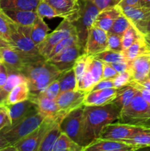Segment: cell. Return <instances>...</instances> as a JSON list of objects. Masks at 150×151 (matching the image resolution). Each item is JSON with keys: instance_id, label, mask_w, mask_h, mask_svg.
Segmentation results:
<instances>
[{"instance_id": "obj_13", "label": "cell", "mask_w": 150, "mask_h": 151, "mask_svg": "<svg viewBox=\"0 0 150 151\" xmlns=\"http://www.w3.org/2000/svg\"><path fill=\"white\" fill-rule=\"evenodd\" d=\"M86 94L81 90L63 91L59 94L55 101L60 112L66 115L71 111L83 106V100Z\"/></svg>"}, {"instance_id": "obj_34", "label": "cell", "mask_w": 150, "mask_h": 151, "mask_svg": "<svg viewBox=\"0 0 150 151\" xmlns=\"http://www.w3.org/2000/svg\"><path fill=\"white\" fill-rule=\"evenodd\" d=\"M94 58L107 63H113L126 60L122 52H116L108 50H106L101 52L95 55H94Z\"/></svg>"}, {"instance_id": "obj_38", "label": "cell", "mask_w": 150, "mask_h": 151, "mask_svg": "<svg viewBox=\"0 0 150 151\" xmlns=\"http://www.w3.org/2000/svg\"><path fill=\"white\" fill-rule=\"evenodd\" d=\"M132 23L123 14V13L116 19L113 23V26L110 28L109 32L117 34V35L122 36L125 31L131 26Z\"/></svg>"}, {"instance_id": "obj_22", "label": "cell", "mask_w": 150, "mask_h": 151, "mask_svg": "<svg viewBox=\"0 0 150 151\" xmlns=\"http://www.w3.org/2000/svg\"><path fill=\"white\" fill-rule=\"evenodd\" d=\"M122 13L121 7L119 5L107 7L99 12L95 19L94 25L103 30L108 32L113 26L116 19Z\"/></svg>"}, {"instance_id": "obj_27", "label": "cell", "mask_w": 150, "mask_h": 151, "mask_svg": "<svg viewBox=\"0 0 150 151\" xmlns=\"http://www.w3.org/2000/svg\"><path fill=\"white\" fill-rule=\"evenodd\" d=\"M29 88L27 82L22 83L13 88L7 95L6 105H12L24 100H28L29 96Z\"/></svg>"}, {"instance_id": "obj_24", "label": "cell", "mask_w": 150, "mask_h": 151, "mask_svg": "<svg viewBox=\"0 0 150 151\" xmlns=\"http://www.w3.org/2000/svg\"><path fill=\"white\" fill-rule=\"evenodd\" d=\"M138 92V90L131 85H126L119 88L115 98L112 100L113 103L119 110L121 111L126 108L132 101L134 96Z\"/></svg>"}, {"instance_id": "obj_18", "label": "cell", "mask_w": 150, "mask_h": 151, "mask_svg": "<svg viewBox=\"0 0 150 151\" xmlns=\"http://www.w3.org/2000/svg\"><path fill=\"white\" fill-rule=\"evenodd\" d=\"M135 147L121 141L99 138L94 140L83 151H134Z\"/></svg>"}, {"instance_id": "obj_55", "label": "cell", "mask_w": 150, "mask_h": 151, "mask_svg": "<svg viewBox=\"0 0 150 151\" xmlns=\"http://www.w3.org/2000/svg\"><path fill=\"white\" fill-rule=\"evenodd\" d=\"M135 82H136V81H135ZM136 83H138L139 85H141V86L144 87V88H146V89H147L148 91H150V81L148 79V78L144 81H141V82H136Z\"/></svg>"}, {"instance_id": "obj_29", "label": "cell", "mask_w": 150, "mask_h": 151, "mask_svg": "<svg viewBox=\"0 0 150 151\" xmlns=\"http://www.w3.org/2000/svg\"><path fill=\"white\" fill-rule=\"evenodd\" d=\"M60 122H57L49 131L47 132L45 137L40 144L38 151H52L53 147L56 141L62 134L60 127Z\"/></svg>"}, {"instance_id": "obj_59", "label": "cell", "mask_w": 150, "mask_h": 151, "mask_svg": "<svg viewBox=\"0 0 150 151\" xmlns=\"http://www.w3.org/2000/svg\"><path fill=\"white\" fill-rule=\"evenodd\" d=\"M150 32V21L149 22L147 23V24L146 25L145 27V29H144V33H146V32Z\"/></svg>"}, {"instance_id": "obj_60", "label": "cell", "mask_w": 150, "mask_h": 151, "mask_svg": "<svg viewBox=\"0 0 150 151\" xmlns=\"http://www.w3.org/2000/svg\"><path fill=\"white\" fill-rule=\"evenodd\" d=\"M2 48H0V60H1V51H2Z\"/></svg>"}, {"instance_id": "obj_31", "label": "cell", "mask_w": 150, "mask_h": 151, "mask_svg": "<svg viewBox=\"0 0 150 151\" xmlns=\"http://www.w3.org/2000/svg\"><path fill=\"white\" fill-rule=\"evenodd\" d=\"M84 147L62 132L56 141L52 151H83Z\"/></svg>"}, {"instance_id": "obj_58", "label": "cell", "mask_w": 150, "mask_h": 151, "mask_svg": "<svg viewBox=\"0 0 150 151\" xmlns=\"http://www.w3.org/2000/svg\"><path fill=\"white\" fill-rule=\"evenodd\" d=\"M141 7H150V0H141Z\"/></svg>"}, {"instance_id": "obj_5", "label": "cell", "mask_w": 150, "mask_h": 151, "mask_svg": "<svg viewBox=\"0 0 150 151\" xmlns=\"http://www.w3.org/2000/svg\"><path fill=\"white\" fill-rule=\"evenodd\" d=\"M79 1L80 4V15L79 19L72 23L76 27L79 44L83 51L88 32L94 25L100 10L91 0H79Z\"/></svg>"}, {"instance_id": "obj_6", "label": "cell", "mask_w": 150, "mask_h": 151, "mask_svg": "<svg viewBox=\"0 0 150 151\" xmlns=\"http://www.w3.org/2000/svg\"><path fill=\"white\" fill-rule=\"evenodd\" d=\"M63 117H45L38 128L13 145L16 151H38L40 144L49 131Z\"/></svg>"}, {"instance_id": "obj_40", "label": "cell", "mask_w": 150, "mask_h": 151, "mask_svg": "<svg viewBox=\"0 0 150 151\" xmlns=\"http://www.w3.org/2000/svg\"><path fill=\"white\" fill-rule=\"evenodd\" d=\"M37 14L38 17L41 19L47 18V19H53V18L59 17V14L50 4L46 2L44 0H41L38 3L36 8Z\"/></svg>"}, {"instance_id": "obj_21", "label": "cell", "mask_w": 150, "mask_h": 151, "mask_svg": "<svg viewBox=\"0 0 150 151\" xmlns=\"http://www.w3.org/2000/svg\"><path fill=\"white\" fill-rule=\"evenodd\" d=\"M6 107L10 115L11 125H16L29 114L38 111L36 105L29 99L15 104L6 105Z\"/></svg>"}, {"instance_id": "obj_16", "label": "cell", "mask_w": 150, "mask_h": 151, "mask_svg": "<svg viewBox=\"0 0 150 151\" xmlns=\"http://www.w3.org/2000/svg\"><path fill=\"white\" fill-rule=\"evenodd\" d=\"M120 7L123 14L143 35L146 25L150 21V7H141V6L140 7L124 6Z\"/></svg>"}, {"instance_id": "obj_53", "label": "cell", "mask_w": 150, "mask_h": 151, "mask_svg": "<svg viewBox=\"0 0 150 151\" xmlns=\"http://www.w3.org/2000/svg\"><path fill=\"white\" fill-rule=\"evenodd\" d=\"M8 92L6 91L2 87H0V106H5Z\"/></svg>"}, {"instance_id": "obj_10", "label": "cell", "mask_w": 150, "mask_h": 151, "mask_svg": "<svg viewBox=\"0 0 150 151\" xmlns=\"http://www.w3.org/2000/svg\"><path fill=\"white\" fill-rule=\"evenodd\" d=\"M145 132H150V128L115 122L104 127L99 138L121 141Z\"/></svg>"}, {"instance_id": "obj_1", "label": "cell", "mask_w": 150, "mask_h": 151, "mask_svg": "<svg viewBox=\"0 0 150 151\" xmlns=\"http://www.w3.org/2000/svg\"><path fill=\"white\" fill-rule=\"evenodd\" d=\"M120 110L113 103L99 106L84 107L83 147L85 148L99 138L103 128L107 124L118 121Z\"/></svg>"}, {"instance_id": "obj_2", "label": "cell", "mask_w": 150, "mask_h": 151, "mask_svg": "<svg viewBox=\"0 0 150 151\" xmlns=\"http://www.w3.org/2000/svg\"><path fill=\"white\" fill-rule=\"evenodd\" d=\"M61 72L53 63L44 59L26 66L21 73L26 78L30 93L38 94L57 80Z\"/></svg>"}, {"instance_id": "obj_4", "label": "cell", "mask_w": 150, "mask_h": 151, "mask_svg": "<svg viewBox=\"0 0 150 151\" xmlns=\"http://www.w3.org/2000/svg\"><path fill=\"white\" fill-rule=\"evenodd\" d=\"M45 119V116L39 111L29 114L16 125L4 128L0 136L5 139L11 145L27 136L40 126Z\"/></svg>"}, {"instance_id": "obj_48", "label": "cell", "mask_w": 150, "mask_h": 151, "mask_svg": "<svg viewBox=\"0 0 150 151\" xmlns=\"http://www.w3.org/2000/svg\"><path fill=\"white\" fill-rule=\"evenodd\" d=\"M91 1L101 11V10L107 8V7L117 5L121 0H91Z\"/></svg>"}, {"instance_id": "obj_36", "label": "cell", "mask_w": 150, "mask_h": 151, "mask_svg": "<svg viewBox=\"0 0 150 151\" xmlns=\"http://www.w3.org/2000/svg\"><path fill=\"white\" fill-rule=\"evenodd\" d=\"M79 44V38H78V35H77V32H74L72 35H71L70 36L67 37L65 39H63V41H60L57 45L55 46L54 49H53L52 51L51 52L49 55H48V57L46 58V60L47 59L51 58V57L54 56L55 55L58 54L59 52H60L63 51L66 49L69 48V47H71V46L74 45V44Z\"/></svg>"}, {"instance_id": "obj_32", "label": "cell", "mask_w": 150, "mask_h": 151, "mask_svg": "<svg viewBox=\"0 0 150 151\" xmlns=\"http://www.w3.org/2000/svg\"><path fill=\"white\" fill-rule=\"evenodd\" d=\"M16 27L17 24L15 23L4 10L0 8V36L9 42L10 35L16 29Z\"/></svg>"}, {"instance_id": "obj_19", "label": "cell", "mask_w": 150, "mask_h": 151, "mask_svg": "<svg viewBox=\"0 0 150 151\" xmlns=\"http://www.w3.org/2000/svg\"><path fill=\"white\" fill-rule=\"evenodd\" d=\"M132 81L136 82L144 81L148 78L150 71V52L144 53L138 56L132 61L129 62Z\"/></svg>"}, {"instance_id": "obj_56", "label": "cell", "mask_w": 150, "mask_h": 151, "mask_svg": "<svg viewBox=\"0 0 150 151\" xmlns=\"http://www.w3.org/2000/svg\"><path fill=\"white\" fill-rule=\"evenodd\" d=\"M11 47V46H10V44H9L8 41H7L5 39H4L2 37L0 36V48H2V47Z\"/></svg>"}, {"instance_id": "obj_44", "label": "cell", "mask_w": 150, "mask_h": 151, "mask_svg": "<svg viewBox=\"0 0 150 151\" xmlns=\"http://www.w3.org/2000/svg\"><path fill=\"white\" fill-rule=\"evenodd\" d=\"M132 80V77L129 70H126L125 72L119 73L113 79L114 88H121L125 86L129 85Z\"/></svg>"}, {"instance_id": "obj_54", "label": "cell", "mask_w": 150, "mask_h": 151, "mask_svg": "<svg viewBox=\"0 0 150 151\" xmlns=\"http://www.w3.org/2000/svg\"><path fill=\"white\" fill-rule=\"evenodd\" d=\"M9 145H11L5 139L0 136V151H3L5 147H8Z\"/></svg>"}, {"instance_id": "obj_20", "label": "cell", "mask_w": 150, "mask_h": 151, "mask_svg": "<svg viewBox=\"0 0 150 151\" xmlns=\"http://www.w3.org/2000/svg\"><path fill=\"white\" fill-rule=\"evenodd\" d=\"M119 90V88L113 87L89 91L85 95L83 105L85 106H99L108 104L115 98Z\"/></svg>"}, {"instance_id": "obj_62", "label": "cell", "mask_w": 150, "mask_h": 151, "mask_svg": "<svg viewBox=\"0 0 150 151\" xmlns=\"http://www.w3.org/2000/svg\"><path fill=\"white\" fill-rule=\"evenodd\" d=\"M1 63H2V61H1V60H0V66H1Z\"/></svg>"}, {"instance_id": "obj_42", "label": "cell", "mask_w": 150, "mask_h": 151, "mask_svg": "<svg viewBox=\"0 0 150 151\" xmlns=\"http://www.w3.org/2000/svg\"><path fill=\"white\" fill-rule=\"evenodd\" d=\"M95 84L96 82L94 81L92 74L91 73L89 69H87L86 72L84 74L83 76L77 82V88H76V89L81 90V91L88 93L92 89V88Z\"/></svg>"}, {"instance_id": "obj_28", "label": "cell", "mask_w": 150, "mask_h": 151, "mask_svg": "<svg viewBox=\"0 0 150 151\" xmlns=\"http://www.w3.org/2000/svg\"><path fill=\"white\" fill-rule=\"evenodd\" d=\"M49 27L45 23L44 19L38 17L36 22L31 27V39L32 40L35 45L38 46L42 41H44V40L49 34Z\"/></svg>"}, {"instance_id": "obj_47", "label": "cell", "mask_w": 150, "mask_h": 151, "mask_svg": "<svg viewBox=\"0 0 150 151\" xmlns=\"http://www.w3.org/2000/svg\"><path fill=\"white\" fill-rule=\"evenodd\" d=\"M119 73L117 72V71L110 63H104L103 62L102 77H101V80L113 79Z\"/></svg>"}, {"instance_id": "obj_30", "label": "cell", "mask_w": 150, "mask_h": 151, "mask_svg": "<svg viewBox=\"0 0 150 151\" xmlns=\"http://www.w3.org/2000/svg\"><path fill=\"white\" fill-rule=\"evenodd\" d=\"M60 84V92L71 90H77V81L73 67L62 72L57 78Z\"/></svg>"}, {"instance_id": "obj_33", "label": "cell", "mask_w": 150, "mask_h": 151, "mask_svg": "<svg viewBox=\"0 0 150 151\" xmlns=\"http://www.w3.org/2000/svg\"><path fill=\"white\" fill-rule=\"evenodd\" d=\"M121 142L133 146L136 150L149 147H150V132L142 133L131 138L121 140Z\"/></svg>"}, {"instance_id": "obj_12", "label": "cell", "mask_w": 150, "mask_h": 151, "mask_svg": "<svg viewBox=\"0 0 150 151\" xmlns=\"http://www.w3.org/2000/svg\"><path fill=\"white\" fill-rule=\"evenodd\" d=\"M107 32L92 26L88 32L83 53L88 55H95L107 50Z\"/></svg>"}, {"instance_id": "obj_23", "label": "cell", "mask_w": 150, "mask_h": 151, "mask_svg": "<svg viewBox=\"0 0 150 151\" xmlns=\"http://www.w3.org/2000/svg\"><path fill=\"white\" fill-rule=\"evenodd\" d=\"M4 13L17 24L21 26L31 27L38 18L36 10H3Z\"/></svg>"}, {"instance_id": "obj_17", "label": "cell", "mask_w": 150, "mask_h": 151, "mask_svg": "<svg viewBox=\"0 0 150 151\" xmlns=\"http://www.w3.org/2000/svg\"><path fill=\"white\" fill-rule=\"evenodd\" d=\"M28 99L36 105L40 113L44 115L45 117L59 118L64 117L66 116L60 112L55 100L48 98L42 93H29Z\"/></svg>"}, {"instance_id": "obj_25", "label": "cell", "mask_w": 150, "mask_h": 151, "mask_svg": "<svg viewBox=\"0 0 150 151\" xmlns=\"http://www.w3.org/2000/svg\"><path fill=\"white\" fill-rule=\"evenodd\" d=\"M41 0H0V8L2 10H36Z\"/></svg>"}, {"instance_id": "obj_61", "label": "cell", "mask_w": 150, "mask_h": 151, "mask_svg": "<svg viewBox=\"0 0 150 151\" xmlns=\"http://www.w3.org/2000/svg\"><path fill=\"white\" fill-rule=\"evenodd\" d=\"M148 79L149 80V81H150V71H149V75H148Z\"/></svg>"}, {"instance_id": "obj_51", "label": "cell", "mask_w": 150, "mask_h": 151, "mask_svg": "<svg viewBox=\"0 0 150 151\" xmlns=\"http://www.w3.org/2000/svg\"><path fill=\"white\" fill-rule=\"evenodd\" d=\"M7 77H8V70L5 65L1 63L0 66V87L3 88L7 81Z\"/></svg>"}, {"instance_id": "obj_9", "label": "cell", "mask_w": 150, "mask_h": 151, "mask_svg": "<svg viewBox=\"0 0 150 151\" xmlns=\"http://www.w3.org/2000/svg\"><path fill=\"white\" fill-rule=\"evenodd\" d=\"M76 32L73 23L63 19V22L51 33H49L44 41L38 46L39 54L46 59L56 45L67 37Z\"/></svg>"}, {"instance_id": "obj_39", "label": "cell", "mask_w": 150, "mask_h": 151, "mask_svg": "<svg viewBox=\"0 0 150 151\" xmlns=\"http://www.w3.org/2000/svg\"><path fill=\"white\" fill-rule=\"evenodd\" d=\"M89 58L90 55H88L83 53V54L80 55L75 61L73 69L74 70L77 82L80 80V78L83 76L84 74L86 72L87 69H88Z\"/></svg>"}, {"instance_id": "obj_41", "label": "cell", "mask_w": 150, "mask_h": 151, "mask_svg": "<svg viewBox=\"0 0 150 151\" xmlns=\"http://www.w3.org/2000/svg\"><path fill=\"white\" fill-rule=\"evenodd\" d=\"M88 69H89L91 73L92 74L96 83L101 80L102 77L103 62L101 60L96 59L94 56L90 55L89 62H88Z\"/></svg>"}, {"instance_id": "obj_52", "label": "cell", "mask_w": 150, "mask_h": 151, "mask_svg": "<svg viewBox=\"0 0 150 151\" xmlns=\"http://www.w3.org/2000/svg\"><path fill=\"white\" fill-rule=\"evenodd\" d=\"M119 7L130 6V7H140L141 0H121L118 4Z\"/></svg>"}, {"instance_id": "obj_50", "label": "cell", "mask_w": 150, "mask_h": 151, "mask_svg": "<svg viewBox=\"0 0 150 151\" xmlns=\"http://www.w3.org/2000/svg\"><path fill=\"white\" fill-rule=\"evenodd\" d=\"M116 71L118 73H121V72H125L126 70H129V62L126 60H123V61L116 62V63H110Z\"/></svg>"}, {"instance_id": "obj_46", "label": "cell", "mask_w": 150, "mask_h": 151, "mask_svg": "<svg viewBox=\"0 0 150 151\" xmlns=\"http://www.w3.org/2000/svg\"><path fill=\"white\" fill-rule=\"evenodd\" d=\"M11 125L10 115L6 106H0V131Z\"/></svg>"}, {"instance_id": "obj_8", "label": "cell", "mask_w": 150, "mask_h": 151, "mask_svg": "<svg viewBox=\"0 0 150 151\" xmlns=\"http://www.w3.org/2000/svg\"><path fill=\"white\" fill-rule=\"evenodd\" d=\"M44 59L40 54H26L13 47H3L1 51V61L10 71L21 72L26 66Z\"/></svg>"}, {"instance_id": "obj_35", "label": "cell", "mask_w": 150, "mask_h": 151, "mask_svg": "<svg viewBox=\"0 0 150 151\" xmlns=\"http://www.w3.org/2000/svg\"><path fill=\"white\" fill-rule=\"evenodd\" d=\"M141 36H142V34L139 32L138 29L134 26L133 24H131V26L126 29L124 33L121 36V42L123 50H126L128 47H130L132 44L135 42ZM122 50V51H123Z\"/></svg>"}, {"instance_id": "obj_57", "label": "cell", "mask_w": 150, "mask_h": 151, "mask_svg": "<svg viewBox=\"0 0 150 151\" xmlns=\"http://www.w3.org/2000/svg\"><path fill=\"white\" fill-rule=\"evenodd\" d=\"M143 37H144V40L146 42V44H148L149 47H150V32H146V33L143 34Z\"/></svg>"}, {"instance_id": "obj_7", "label": "cell", "mask_w": 150, "mask_h": 151, "mask_svg": "<svg viewBox=\"0 0 150 151\" xmlns=\"http://www.w3.org/2000/svg\"><path fill=\"white\" fill-rule=\"evenodd\" d=\"M84 107L82 106L66 115L60 123L62 132L83 147Z\"/></svg>"}, {"instance_id": "obj_45", "label": "cell", "mask_w": 150, "mask_h": 151, "mask_svg": "<svg viewBox=\"0 0 150 151\" xmlns=\"http://www.w3.org/2000/svg\"><path fill=\"white\" fill-rule=\"evenodd\" d=\"M41 93H42L44 96H46L48 98L51 99V100H56L57 96L60 93V84H59L57 79L53 81L52 83H51L47 86V88L43 92Z\"/></svg>"}, {"instance_id": "obj_15", "label": "cell", "mask_w": 150, "mask_h": 151, "mask_svg": "<svg viewBox=\"0 0 150 151\" xmlns=\"http://www.w3.org/2000/svg\"><path fill=\"white\" fill-rule=\"evenodd\" d=\"M82 54H83L82 48L79 44H76L60 52L51 58L47 59L46 60L53 63L60 71L64 72L73 67L76 60Z\"/></svg>"}, {"instance_id": "obj_43", "label": "cell", "mask_w": 150, "mask_h": 151, "mask_svg": "<svg viewBox=\"0 0 150 151\" xmlns=\"http://www.w3.org/2000/svg\"><path fill=\"white\" fill-rule=\"evenodd\" d=\"M107 50L116 52H122L121 36L117 34L107 32Z\"/></svg>"}, {"instance_id": "obj_11", "label": "cell", "mask_w": 150, "mask_h": 151, "mask_svg": "<svg viewBox=\"0 0 150 151\" xmlns=\"http://www.w3.org/2000/svg\"><path fill=\"white\" fill-rule=\"evenodd\" d=\"M31 27L17 24L16 29L10 35L9 43L11 47L24 53L39 55L38 46L35 45L31 39Z\"/></svg>"}, {"instance_id": "obj_3", "label": "cell", "mask_w": 150, "mask_h": 151, "mask_svg": "<svg viewBox=\"0 0 150 151\" xmlns=\"http://www.w3.org/2000/svg\"><path fill=\"white\" fill-rule=\"evenodd\" d=\"M118 122L150 128V104L136 93L129 105L121 111Z\"/></svg>"}, {"instance_id": "obj_37", "label": "cell", "mask_w": 150, "mask_h": 151, "mask_svg": "<svg viewBox=\"0 0 150 151\" xmlns=\"http://www.w3.org/2000/svg\"><path fill=\"white\" fill-rule=\"evenodd\" d=\"M24 82H26V79L21 72L8 70V77L3 88L9 93L16 86Z\"/></svg>"}, {"instance_id": "obj_14", "label": "cell", "mask_w": 150, "mask_h": 151, "mask_svg": "<svg viewBox=\"0 0 150 151\" xmlns=\"http://www.w3.org/2000/svg\"><path fill=\"white\" fill-rule=\"evenodd\" d=\"M51 6L59 14L60 18L74 22L80 15L79 0H44Z\"/></svg>"}, {"instance_id": "obj_26", "label": "cell", "mask_w": 150, "mask_h": 151, "mask_svg": "<svg viewBox=\"0 0 150 151\" xmlns=\"http://www.w3.org/2000/svg\"><path fill=\"white\" fill-rule=\"evenodd\" d=\"M147 52H150V47L144 40L143 35L130 47L122 51L125 59L128 62L132 61L138 56Z\"/></svg>"}, {"instance_id": "obj_49", "label": "cell", "mask_w": 150, "mask_h": 151, "mask_svg": "<svg viewBox=\"0 0 150 151\" xmlns=\"http://www.w3.org/2000/svg\"><path fill=\"white\" fill-rule=\"evenodd\" d=\"M113 87H114V86H113V79L101 80V81H99L97 83H96L95 85L94 86L92 89L90 91H97V90H101L107 88H113Z\"/></svg>"}]
</instances>
